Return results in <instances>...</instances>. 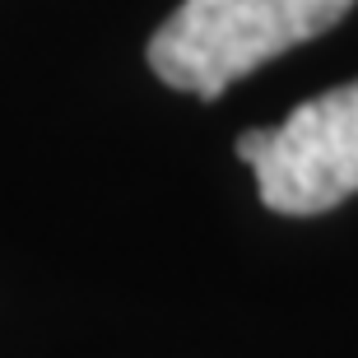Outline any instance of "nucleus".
<instances>
[{"label": "nucleus", "instance_id": "1", "mask_svg": "<svg viewBox=\"0 0 358 358\" xmlns=\"http://www.w3.org/2000/svg\"><path fill=\"white\" fill-rule=\"evenodd\" d=\"M354 0H182L149 38V66L168 89L219 98L298 42L331 33Z\"/></svg>", "mask_w": 358, "mask_h": 358}, {"label": "nucleus", "instance_id": "2", "mask_svg": "<svg viewBox=\"0 0 358 358\" xmlns=\"http://www.w3.org/2000/svg\"><path fill=\"white\" fill-rule=\"evenodd\" d=\"M238 159L256 173L275 214H326L358 196V80L307 98L279 121L238 135Z\"/></svg>", "mask_w": 358, "mask_h": 358}]
</instances>
